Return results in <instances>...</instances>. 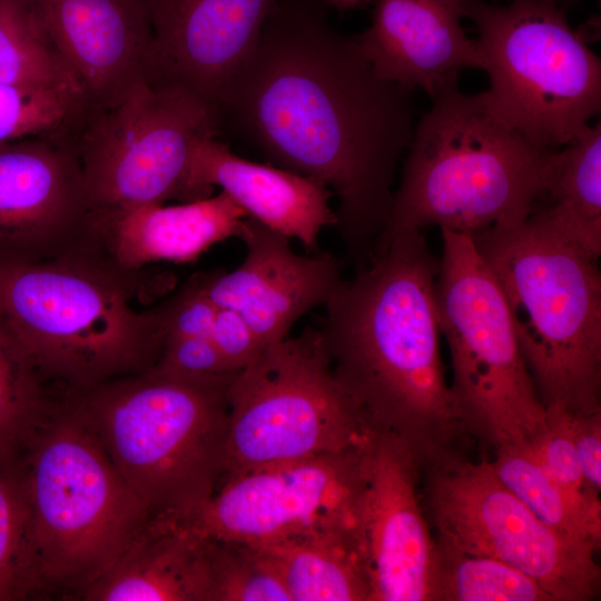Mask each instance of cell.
<instances>
[{
    "label": "cell",
    "mask_w": 601,
    "mask_h": 601,
    "mask_svg": "<svg viewBox=\"0 0 601 601\" xmlns=\"http://www.w3.org/2000/svg\"><path fill=\"white\" fill-rule=\"evenodd\" d=\"M216 186L248 217L297 239L311 253L321 252L322 230L336 225L329 205L334 195L327 187L284 168L246 160L216 136H206L191 155L185 203L210 197Z\"/></svg>",
    "instance_id": "21"
},
{
    "label": "cell",
    "mask_w": 601,
    "mask_h": 601,
    "mask_svg": "<svg viewBox=\"0 0 601 601\" xmlns=\"http://www.w3.org/2000/svg\"><path fill=\"white\" fill-rule=\"evenodd\" d=\"M86 110L77 83L0 85V142L57 131Z\"/></svg>",
    "instance_id": "30"
},
{
    "label": "cell",
    "mask_w": 601,
    "mask_h": 601,
    "mask_svg": "<svg viewBox=\"0 0 601 601\" xmlns=\"http://www.w3.org/2000/svg\"><path fill=\"white\" fill-rule=\"evenodd\" d=\"M412 90L382 79L318 0H275L256 47L217 101L269 161L327 187L336 229L365 263L392 208L395 171L414 131Z\"/></svg>",
    "instance_id": "1"
},
{
    "label": "cell",
    "mask_w": 601,
    "mask_h": 601,
    "mask_svg": "<svg viewBox=\"0 0 601 601\" xmlns=\"http://www.w3.org/2000/svg\"><path fill=\"white\" fill-rule=\"evenodd\" d=\"M238 238L246 254L237 268L190 279L217 306L239 314L264 346L288 337L295 323L324 306L343 279L336 256L299 255L289 237L254 218H245Z\"/></svg>",
    "instance_id": "16"
},
{
    "label": "cell",
    "mask_w": 601,
    "mask_h": 601,
    "mask_svg": "<svg viewBox=\"0 0 601 601\" xmlns=\"http://www.w3.org/2000/svg\"><path fill=\"white\" fill-rule=\"evenodd\" d=\"M461 3L477 28L489 109L542 149L571 142L600 110L601 62L571 29L559 0Z\"/></svg>",
    "instance_id": "9"
},
{
    "label": "cell",
    "mask_w": 601,
    "mask_h": 601,
    "mask_svg": "<svg viewBox=\"0 0 601 601\" xmlns=\"http://www.w3.org/2000/svg\"><path fill=\"white\" fill-rule=\"evenodd\" d=\"M462 18L461 0H376L371 27L354 37L382 79L431 96L461 69H484Z\"/></svg>",
    "instance_id": "20"
},
{
    "label": "cell",
    "mask_w": 601,
    "mask_h": 601,
    "mask_svg": "<svg viewBox=\"0 0 601 601\" xmlns=\"http://www.w3.org/2000/svg\"><path fill=\"white\" fill-rule=\"evenodd\" d=\"M49 398L32 359L0 318V460L18 455Z\"/></svg>",
    "instance_id": "29"
},
{
    "label": "cell",
    "mask_w": 601,
    "mask_h": 601,
    "mask_svg": "<svg viewBox=\"0 0 601 601\" xmlns=\"http://www.w3.org/2000/svg\"><path fill=\"white\" fill-rule=\"evenodd\" d=\"M546 427L530 445L551 477L585 512L601 519L598 491L585 481L569 428V412L560 406L545 407Z\"/></svg>",
    "instance_id": "32"
},
{
    "label": "cell",
    "mask_w": 601,
    "mask_h": 601,
    "mask_svg": "<svg viewBox=\"0 0 601 601\" xmlns=\"http://www.w3.org/2000/svg\"><path fill=\"white\" fill-rule=\"evenodd\" d=\"M18 461L46 595L79 599L150 514L71 393H51Z\"/></svg>",
    "instance_id": "5"
},
{
    "label": "cell",
    "mask_w": 601,
    "mask_h": 601,
    "mask_svg": "<svg viewBox=\"0 0 601 601\" xmlns=\"http://www.w3.org/2000/svg\"><path fill=\"white\" fill-rule=\"evenodd\" d=\"M207 540L209 601H290L275 566L258 546Z\"/></svg>",
    "instance_id": "31"
},
{
    "label": "cell",
    "mask_w": 601,
    "mask_h": 601,
    "mask_svg": "<svg viewBox=\"0 0 601 601\" xmlns=\"http://www.w3.org/2000/svg\"><path fill=\"white\" fill-rule=\"evenodd\" d=\"M246 217L224 191L173 206L90 208L75 253L138 276L151 263L193 262L213 245L238 238Z\"/></svg>",
    "instance_id": "19"
},
{
    "label": "cell",
    "mask_w": 601,
    "mask_h": 601,
    "mask_svg": "<svg viewBox=\"0 0 601 601\" xmlns=\"http://www.w3.org/2000/svg\"><path fill=\"white\" fill-rule=\"evenodd\" d=\"M421 475L411 445L378 430L367 451L361 510L371 601H432L435 538L421 504Z\"/></svg>",
    "instance_id": "15"
},
{
    "label": "cell",
    "mask_w": 601,
    "mask_h": 601,
    "mask_svg": "<svg viewBox=\"0 0 601 601\" xmlns=\"http://www.w3.org/2000/svg\"><path fill=\"white\" fill-rule=\"evenodd\" d=\"M569 428L583 476L592 489L600 492L601 411L569 412Z\"/></svg>",
    "instance_id": "36"
},
{
    "label": "cell",
    "mask_w": 601,
    "mask_h": 601,
    "mask_svg": "<svg viewBox=\"0 0 601 601\" xmlns=\"http://www.w3.org/2000/svg\"><path fill=\"white\" fill-rule=\"evenodd\" d=\"M137 283L79 253L0 259V318L50 392H82L158 359L157 314L130 304Z\"/></svg>",
    "instance_id": "4"
},
{
    "label": "cell",
    "mask_w": 601,
    "mask_h": 601,
    "mask_svg": "<svg viewBox=\"0 0 601 601\" xmlns=\"http://www.w3.org/2000/svg\"><path fill=\"white\" fill-rule=\"evenodd\" d=\"M88 111L118 106L148 82L154 42L150 0H39Z\"/></svg>",
    "instance_id": "18"
},
{
    "label": "cell",
    "mask_w": 601,
    "mask_h": 601,
    "mask_svg": "<svg viewBox=\"0 0 601 601\" xmlns=\"http://www.w3.org/2000/svg\"><path fill=\"white\" fill-rule=\"evenodd\" d=\"M152 368L167 375L198 381L227 380L237 373L207 336L165 339Z\"/></svg>",
    "instance_id": "33"
},
{
    "label": "cell",
    "mask_w": 601,
    "mask_h": 601,
    "mask_svg": "<svg viewBox=\"0 0 601 601\" xmlns=\"http://www.w3.org/2000/svg\"><path fill=\"white\" fill-rule=\"evenodd\" d=\"M275 0H150L148 82L181 88L211 107L252 53Z\"/></svg>",
    "instance_id": "17"
},
{
    "label": "cell",
    "mask_w": 601,
    "mask_h": 601,
    "mask_svg": "<svg viewBox=\"0 0 601 601\" xmlns=\"http://www.w3.org/2000/svg\"><path fill=\"white\" fill-rule=\"evenodd\" d=\"M544 200L529 220L598 260L601 255V124L585 127L556 149ZM536 201V203H538Z\"/></svg>",
    "instance_id": "23"
},
{
    "label": "cell",
    "mask_w": 601,
    "mask_h": 601,
    "mask_svg": "<svg viewBox=\"0 0 601 601\" xmlns=\"http://www.w3.org/2000/svg\"><path fill=\"white\" fill-rule=\"evenodd\" d=\"M154 309L164 342L177 337H209L218 306L189 279L177 294Z\"/></svg>",
    "instance_id": "34"
},
{
    "label": "cell",
    "mask_w": 601,
    "mask_h": 601,
    "mask_svg": "<svg viewBox=\"0 0 601 601\" xmlns=\"http://www.w3.org/2000/svg\"><path fill=\"white\" fill-rule=\"evenodd\" d=\"M431 98L414 127L381 236L428 226L472 235L526 220L556 149H542L511 129L481 92H462L456 77Z\"/></svg>",
    "instance_id": "3"
},
{
    "label": "cell",
    "mask_w": 601,
    "mask_h": 601,
    "mask_svg": "<svg viewBox=\"0 0 601 601\" xmlns=\"http://www.w3.org/2000/svg\"><path fill=\"white\" fill-rule=\"evenodd\" d=\"M72 128L0 142V259H50L79 246L90 206Z\"/></svg>",
    "instance_id": "14"
},
{
    "label": "cell",
    "mask_w": 601,
    "mask_h": 601,
    "mask_svg": "<svg viewBox=\"0 0 601 601\" xmlns=\"http://www.w3.org/2000/svg\"><path fill=\"white\" fill-rule=\"evenodd\" d=\"M492 466L500 481L551 529L600 546L601 519L574 502L546 472L528 444L495 449Z\"/></svg>",
    "instance_id": "25"
},
{
    "label": "cell",
    "mask_w": 601,
    "mask_h": 601,
    "mask_svg": "<svg viewBox=\"0 0 601 601\" xmlns=\"http://www.w3.org/2000/svg\"><path fill=\"white\" fill-rule=\"evenodd\" d=\"M471 236L502 290L544 407L601 411L597 260L529 219Z\"/></svg>",
    "instance_id": "6"
},
{
    "label": "cell",
    "mask_w": 601,
    "mask_h": 601,
    "mask_svg": "<svg viewBox=\"0 0 601 601\" xmlns=\"http://www.w3.org/2000/svg\"><path fill=\"white\" fill-rule=\"evenodd\" d=\"M60 82L77 83L52 41L40 1L0 0V85Z\"/></svg>",
    "instance_id": "27"
},
{
    "label": "cell",
    "mask_w": 601,
    "mask_h": 601,
    "mask_svg": "<svg viewBox=\"0 0 601 601\" xmlns=\"http://www.w3.org/2000/svg\"><path fill=\"white\" fill-rule=\"evenodd\" d=\"M208 540L150 518L119 558L79 597L85 601H209Z\"/></svg>",
    "instance_id": "22"
},
{
    "label": "cell",
    "mask_w": 601,
    "mask_h": 601,
    "mask_svg": "<svg viewBox=\"0 0 601 601\" xmlns=\"http://www.w3.org/2000/svg\"><path fill=\"white\" fill-rule=\"evenodd\" d=\"M371 441L237 474L205 502L169 520L205 539L254 545L319 533L361 534Z\"/></svg>",
    "instance_id": "13"
},
{
    "label": "cell",
    "mask_w": 601,
    "mask_h": 601,
    "mask_svg": "<svg viewBox=\"0 0 601 601\" xmlns=\"http://www.w3.org/2000/svg\"><path fill=\"white\" fill-rule=\"evenodd\" d=\"M256 546L275 566L290 601H371L358 533L309 534Z\"/></svg>",
    "instance_id": "24"
},
{
    "label": "cell",
    "mask_w": 601,
    "mask_h": 601,
    "mask_svg": "<svg viewBox=\"0 0 601 601\" xmlns=\"http://www.w3.org/2000/svg\"><path fill=\"white\" fill-rule=\"evenodd\" d=\"M431 587L432 601H553L536 581L513 566L437 539Z\"/></svg>",
    "instance_id": "28"
},
{
    "label": "cell",
    "mask_w": 601,
    "mask_h": 601,
    "mask_svg": "<svg viewBox=\"0 0 601 601\" xmlns=\"http://www.w3.org/2000/svg\"><path fill=\"white\" fill-rule=\"evenodd\" d=\"M422 476L437 540L513 566L553 601H590L599 595V546L540 521L500 481L491 462H473L450 447L422 462Z\"/></svg>",
    "instance_id": "11"
},
{
    "label": "cell",
    "mask_w": 601,
    "mask_h": 601,
    "mask_svg": "<svg viewBox=\"0 0 601 601\" xmlns=\"http://www.w3.org/2000/svg\"><path fill=\"white\" fill-rule=\"evenodd\" d=\"M46 597L18 455L0 460V601Z\"/></svg>",
    "instance_id": "26"
},
{
    "label": "cell",
    "mask_w": 601,
    "mask_h": 601,
    "mask_svg": "<svg viewBox=\"0 0 601 601\" xmlns=\"http://www.w3.org/2000/svg\"><path fill=\"white\" fill-rule=\"evenodd\" d=\"M233 377L198 381L150 368L69 393L150 518L176 519L219 482Z\"/></svg>",
    "instance_id": "7"
},
{
    "label": "cell",
    "mask_w": 601,
    "mask_h": 601,
    "mask_svg": "<svg viewBox=\"0 0 601 601\" xmlns=\"http://www.w3.org/2000/svg\"><path fill=\"white\" fill-rule=\"evenodd\" d=\"M437 270L422 231L383 235L326 302L319 327L348 395L422 462L466 433L441 357Z\"/></svg>",
    "instance_id": "2"
},
{
    "label": "cell",
    "mask_w": 601,
    "mask_h": 601,
    "mask_svg": "<svg viewBox=\"0 0 601 601\" xmlns=\"http://www.w3.org/2000/svg\"><path fill=\"white\" fill-rule=\"evenodd\" d=\"M326 7H331L341 11L354 9L359 7L370 0H318Z\"/></svg>",
    "instance_id": "37"
},
{
    "label": "cell",
    "mask_w": 601,
    "mask_h": 601,
    "mask_svg": "<svg viewBox=\"0 0 601 601\" xmlns=\"http://www.w3.org/2000/svg\"><path fill=\"white\" fill-rule=\"evenodd\" d=\"M209 338L235 372L254 361L265 347L239 314L219 306Z\"/></svg>",
    "instance_id": "35"
},
{
    "label": "cell",
    "mask_w": 601,
    "mask_h": 601,
    "mask_svg": "<svg viewBox=\"0 0 601 601\" xmlns=\"http://www.w3.org/2000/svg\"><path fill=\"white\" fill-rule=\"evenodd\" d=\"M441 236L435 300L465 432L495 449L532 445L546 427V412L502 290L471 235L441 229Z\"/></svg>",
    "instance_id": "10"
},
{
    "label": "cell",
    "mask_w": 601,
    "mask_h": 601,
    "mask_svg": "<svg viewBox=\"0 0 601 601\" xmlns=\"http://www.w3.org/2000/svg\"><path fill=\"white\" fill-rule=\"evenodd\" d=\"M219 129L216 111L198 97L149 82L114 108L86 110L73 142L90 208L185 203L195 145Z\"/></svg>",
    "instance_id": "12"
},
{
    "label": "cell",
    "mask_w": 601,
    "mask_h": 601,
    "mask_svg": "<svg viewBox=\"0 0 601 601\" xmlns=\"http://www.w3.org/2000/svg\"><path fill=\"white\" fill-rule=\"evenodd\" d=\"M376 432L336 377L321 329L307 326L266 345L230 381L218 484L262 466L363 447Z\"/></svg>",
    "instance_id": "8"
}]
</instances>
